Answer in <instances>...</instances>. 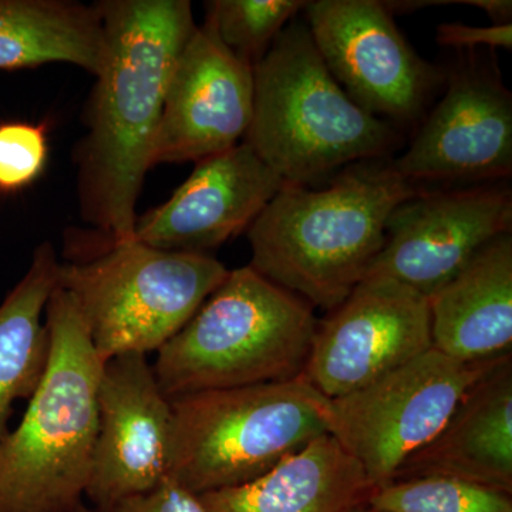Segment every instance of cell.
Here are the masks:
<instances>
[{"label":"cell","mask_w":512,"mask_h":512,"mask_svg":"<svg viewBox=\"0 0 512 512\" xmlns=\"http://www.w3.org/2000/svg\"><path fill=\"white\" fill-rule=\"evenodd\" d=\"M45 323V375L18 427L0 441V512H74L92 474L103 362L72 296L59 286Z\"/></svg>","instance_id":"cell-3"},{"label":"cell","mask_w":512,"mask_h":512,"mask_svg":"<svg viewBox=\"0 0 512 512\" xmlns=\"http://www.w3.org/2000/svg\"><path fill=\"white\" fill-rule=\"evenodd\" d=\"M106 56L87 134L76 153L80 217L114 241L133 238L137 201L153 168L165 93L197 29L188 0H101Z\"/></svg>","instance_id":"cell-1"},{"label":"cell","mask_w":512,"mask_h":512,"mask_svg":"<svg viewBox=\"0 0 512 512\" xmlns=\"http://www.w3.org/2000/svg\"><path fill=\"white\" fill-rule=\"evenodd\" d=\"M328 406L303 375L175 397L168 477L197 495L254 481L329 434Z\"/></svg>","instance_id":"cell-7"},{"label":"cell","mask_w":512,"mask_h":512,"mask_svg":"<svg viewBox=\"0 0 512 512\" xmlns=\"http://www.w3.org/2000/svg\"><path fill=\"white\" fill-rule=\"evenodd\" d=\"M254 111V69L210 26L192 33L175 63L154 146L153 167L204 160L244 141Z\"/></svg>","instance_id":"cell-14"},{"label":"cell","mask_w":512,"mask_h":512,"mask_svg":"<svg viewBox=\"0 0 512 512\" xmlns=\"http://www.w3.org/2000/svg\"><path fill=\"white\" fill-rule=\"evenodd\" d=\"M443 99L392 167L414 187H473L512 174V94L494 67L460 64Z\"/></svg>","instance_id":"cell-10"},{"label":"cell","mask_w":512,"mask_h":512,"mask_svg":"<svg viewBox=\"0 0 512 512\" xmlns=\"http://www.w3.org/2000/svg\"><path fill=\"white\" fill-rule=\"evenodd\" d=\"M245 143L285 184L311 187L400 146L393 124L350 99L323 63L306 23L293 20L254 67Z\"/></svg>","instance_id":"cell-4"},{"label":"cell","mask_w":512,"mask_h":512,"mask_svg":"<svg viewBox=\"0 0 512 512\" xmlns=\"http://www.w3.org/2000/svg\"><path fill=\"white\" fill-rule=\"evenodd\" d=\"M437 43L453 49L473 50L477 47L512 49V25L470 26L464 23H443L437 28Z\"/></svg>","instance_id":"cell-25"},{"label":"cell","mask_w":512,"mask_h":512,"mask_svg":"<svg viewBox=\"0 0 512 512\" xmlns=\"http://www.w3.org/2000/svg\"><path fill=\"white\" fill-rule=\"evenodd\" d=\"M429 308L433 348L443 355L478 362L511 353L512 235L481 249Z\"/></svg>","instance_id":"cell-17"},{"label":"cell","mask_w":512,"mask_h":512,"mask_svg":"<svg viewBox=\"0 0 512 512\" xmlns=\"http://www.w3.org/2000/svg\"><path fill=\"white\" fill-rule=\"evenodd\" d=\"M511 231L512 191L505 181L426 188L394 208L366 278L392 279L429 299L481 249Z\"/></svg>","instance_id":"cell-11"},{"label":"cell","mask_w":512,"mask_h":512,"mask_svg":"<svg viewBox=\"0 0 512 512\" xmlns=\"http://www.w3.org/2000/svg\"><path fill=\"white\" fill-rule=\"evenodd\" d=\"M457 5L473 6L483 10L495 26L512 25L511 0H457Z\"/></svg>","instance_id":"cell-26"},{"label":"cell","mask_w":512,"mask_h":512,"mask_svg":"<svg viewBox=\"0 0 512 512\" xmlns=\"http://www.w3.org/2000/svg\"><path fill=\"white\" fill-rule=\"evenodd\" d=\"M419 191L390 158L349 165L322 190L285 184L248 228L249 266L312 308L333 311L372 268L394 208Z\"/></svg>","instance_id":"cell-2"},{"label":"cell","mask_w":512,"mask_h":512,"mask_svg":"<svg viewBox=\"0 0 512 512\" xmlns=\"http://www.w3.org/2000/svg\"><path fill=\"white\" fill-rule=\"evenodd\" d=\"M106 47L97 3L0 0V70L64 63L96 77Z\"/></svg>","instance_id":"cell-19"},{"label":"cell","mask_w":512,"mask_h":512,"mask_svg":"<svg viewBox=\"0 0 512 512\" xmlns=\"http://www.w3.org/2000/svg\"><path fill=\"white\" fill-rule=\"evenodd\" d=\"M370 491L362 466L325 434L254 481L198 497L205 512H352Z\"/></svg>","instance_id":"cell-18"},{"label":"cell","mask_w":512,"mask_h":512,"mask_svg":"<svg viewBox=\"0 0 512 512\" xmlns=\"http://www.w3.org/2000/svg\"><path fill=\"white\" fill-rule=\"evenodd\" d=\"M352 512H387L382 510H377L375 507H370L369 504H362L359 505V507L355 508Z\"/></svg>","instance_id":"cell-27"},{"label":"cell","mask_w":512,"mask_h":512,"mask_svg":"<svg viewBox=\"0 0 512 512\" xmlns=\"http://www.w3.org/2000/svg\"><path fill=\"white\" fill-rule=\"evenodd\" d=\"M419 477L458 478L512 495L511 353L467 390L439 434L393 481Z\"/></svg>","instance_id":"cell-16"},{"label":"cell","mask_w":512,"mask_h":512,"mask_svg":"<svg viewBox=\"0 0 512 512\" xmlns=\"http://www.w3.org/2000/svg\"><path fill=\"white\" fill-rule=\"evenodd\" d=\"M208 254L164 251L101 232L67 238L60 289L72 296L101 362L163 348L227 278Z\"/></svg>","instance_id":"cell-5"},{"label":"cell","mask_w":512,"mask_h":512,"mask_svg":"<svg viewBox=\"0 0 512 512\" xmlns=\"http://www.w3.org/2000/svg\"><path fill=\"white\" fill-rule=\"evenodd\" d=\"M302 0H211L205 25L242 62L254 69L276 37L305 9Z\"/></svg>","instance_id":"cell-21"},{"label":"cell","mask_w":512,"mask_h":512,"mask_svg":"<svg viewBox=\"0 0 512 512\" xmlns=\"http://www.w3.org/2000/svg\"><path fill=\"white\" fill-rule=\"evenodd\" d=\"M49 153L45 123H0V195L15 194L35 184L45 173Z\"/></svg>","instance_id":"cell-23"},{"label":"cell","mask_w":512,"mask_h":512,"mask_svg":"<svg viewBox=\"0 0 512 512\" xmlns=\"http://www.w3.org/2000/svg\"><path fill=\"white\" fill-rule=\"evenodd\" d=\"M319 320L308 302L259 275L232 269L183 329L157 352L168 399L285 382L302 375Z\"/></svg>","instance_id":"cell-6"},{"label":"cell","mask_w":512,"mask_h":512,"mask_svg":"<svg viewBox=\"0 0 512 512\" xmlns=\"http://www.w3.org/2000/svg\"><path fill=\"white\" fill-rule=\"evenodd\" d=\"M366 504L387 512H512V495L458 478L419 477L375 488Z\"/></svg>","instance_id":"cell-22"},{"label":"cell","mask_w":512,"mask_h":512,"mask_svg":"<svg viewBox=\"0 0 512 512\" xmlns=\"http://www.w3.org/2000/svg\"><path fill=\"white\" fill-rule=\"evenodd\" d=\"M74 512H205L200 497L167 477L148 493L134 495L109 508L80 505Z\"/></svg>","instance_id":"cell-24"},{"label":"cell","mask_w":512,"mask_h":512,"mask_svg":"<svg viewBox=\"0 0 512 512\" xmlns=\"http://www.w3.org/2000/svg\"><path fill=\"white\" fill-rule=\"evenodd\" d=\"M503 356L461 362L431 348L366 387L329 399V436L362 466L372 490L384 487Z\"/></svg>","instance_id":"cell-8"},{"label":"cell","mask_w":512,"mask_h":512,"mask_svg":"<svg viewBox=\"0 0 512 512\" xmlns=\"http://www.w3.org/2000/svg\"><path fill=\"white\" fill-rule=\"evenodd\" d=\"M59 266L52 242L37 245L28 271L0 303V441L9 433L15 403L30 399L45 375V313L59 284Z\"/></svg>","instance_id":"cell-20"},{"label":"cell","mask_w":512,"mask_h":512,"mask_svg":"<svg viewBox=\"0 0 512 512\" xmlns=\"http://www.w3.org/2000/svg\"><path fill=\"white\" fill-rule=\"evenodd\" d=\"M306 26L323 63L346 94L372 116L413 124L446 74L414 52L379 0H315Z\"/></svg>","instance_id":"cell-9"},{"label":"cell","mask_w":512,"mask_h":512,"mask_svg":"<svg viewBox=\"0 0 512 512\" xmlns=\"http://www.w3.org/2000/svg\"><path fill=\"white\" fill-rule=\"evenodd\" d=\"M320 320L302 375L328 399L346 396L433 348L429 299L366 278Z\"/></svg>","instance_id":"cell-12"},{"label":"cell","mask_w":512,"mask_h":512,"mask_svg":"<svg viewBox=\"0 0 512 512\" xmlns=\"http://www.w3.org/2000/svg\"><path fill=\"white\" fill-rule=\"evenodd\" d=\"M284 185L242 141L195 163L164 204L138 215L133 238L164 251L208 254L248 231Z\"/></svg>","instance_id":"cell-15"},{"label":"cell","mask_w":512,"mask_h":512,"mask_svg":"<svg viewBox=\"0 0 512 512\" xmlns=\"http://www.w3.org/2000/svg\"><path fill=\"white\" fill-rule=\"evenodd\" d=\"M97 402L99 430L84 497L104 510L170 476L173 407L153 363L140 353L103 363Z\"/></svg>","instance_id":"cell-13"}]
</instances>
